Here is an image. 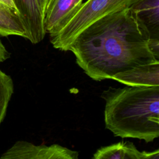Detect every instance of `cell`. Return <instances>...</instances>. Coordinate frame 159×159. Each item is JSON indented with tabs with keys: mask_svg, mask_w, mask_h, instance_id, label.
Instances as JSON below:
<instances>
[{
	"mask_svg": "<svg viewBox=\"0 0 159 159\" xmlns=\"http://www.w3.org/2000/svg\"><path fill=\"white\" fill-rule=\"evenodd\" d=\"M128 86H158L159 61L139 65L111 77Z\"/></svg>",
	"mask_w": 159,
	"mask_h": 159,
	"instance_id": "cell-8",
	"label": "cell"
},
{
	"mask_svg": "<svg viewBox=\"0 0 159 159\" xmlns=\"http://www.w3.org/2000/svg\"><path fill=\"white\" fill-rule=\"evenodd\" d=\"M79 153L58 144L36 145L24 140L17 141L3 153L2 159H78Z\"/></svg>",
	"mask_w": 159,
	"mask_h": 159,
	"instance_id": "cell-4",
	"label": "cell"
},
{
	"mask_svg": "<svg viewBox=\"0 0 159 159\" xmlns=\"http://www.w3.org/2000/svg\"><path fill=\"white\" fill-rule=\"evenodd\" d=\"M137 0H87L58 30L50 34L53 47L68 51L71 44L84 29L99 19L130 7Z\"/></svg>",
	"mask_w": 159,
	"mask_h": 159,
	"instance_id": "cell-3",
	"label": "cell"
},
{
	"mask_svg": "<svg viewBox=\"0 0 159 159\" xmlns=\"http://www.w3.org/2000/svg\"><path fill=\"white\" fill-rule=\"evenodd\" d=\"M25 26L27 39L35 44L41 42L47 34L44 14L39 0H13Z\"/></svg>",
	"mask_w": 159,
	"mask_h": 159,
	"instance_id": "cell-5",
	"label": "cell"
},
{
	"mask_svg": "<svg viewBox=\"0 0 159 159\" xmlns=\"http://www.w3.org/2000/svg\"><path fill=\"white\" fill-rule=\"evenodd\" d=\"M101 98L106 128L114 136L146 142L159 137V86L109 87Z\"/></svg>",
	"mask_w": 159,
	"mask_h": 159,
	"instance_id": "cell-2",
	"label": "cell"
},
{
	"mask_svg": "<svg viewBox=\"0 0 159 159\" xmlns=\"http://www.w3.org/2000/svg\"><path fill=\"white\" fill-rule=\"evenodd\" d=\"M0 35H16L27 39V30L19 12L1 2Z\"/></svg>",
	"mask_w": 159,
	"mask_h": 159,
	"instance_id": "cell-10",
	"label": "cell"
},
{
	"mask_svg": "<svg viewBox=\"0 0 159 159\" xmlns=\"http://www.w3.org/2000/svg\"><path fill=\"white\" fill-rule=\"evenodd\" d=\"M0 2L6 5V6H7V7H10L11 9L18 12L13 0H0Z\"/></svg>",
	"mask_w": 159,
	"mask_h": 159,
	"instance_id": "cell-13",
	"label": "cell"
},
{
	"mask_svg": "<svg viewBox=\"0 0 159 159\" xmlns=\"http://www.w3.org/2000/svg\"><path fill=\"white\" fill-rule=\"evenodd\" d=\"M13 93L14 83L12 78L0 69V125L6 116Z\"/></svg>",
	"mask_w": 159,
	"mask_h": 159,
	"instance_id": "cell-11",
	"label": "cell"
},
{
	"mask_svg": "<svg viewBox=\"0 0 159 159\" xmlns=\"http://www.w3.org/2000/svg\"><path fill=\"white\" fill-rule=\"evenodd\" d=\"M83 0H48L44 12L47 33L52 34L61 27L78 10Z\"/></svg>",
	"mask_w": 159,
	"mask_h": 159,
	"instance_id": "cell-6",
	"label": "cell"
},
{
	"mask_svg": "<svg viewBox=\"0 0 159 159\" xmlns=\"http://www.w3.org/2000/svg\"><path fill=\"white\" fill-rule=\"evenodd\" d=\"M129 8L150 40H159V0H137Z\"/></svg>",
	"mask_w": 159,
	"mask_h": 159,
	"instance_id": "cell-7",
	"label": "cell"
},
{
	"mask_svg": "<svg viewBox=\"0 0 159 159\" xmlns=\"http://www.w3.org/2000/svg\"><path fill=\"white\" fill-rule=\"evenodd\" d=\"M39 2L40 4V7L43 12V14H44L46 6L47 5V3L48 2V0H39Z\"/></svg>",
	"mask_w": 159,
	"mask_h": 159,
	"instance_id": "cell-14",
	"label": "cell"
},
{
	"mask_svg": "<svg viewBox=\"0 0 159 159\" xmlns=\"http://www.w3.org/2000/svg\"><path fill=\"white\" fill-rule=\"evenodd\" d=\"M94 159H159V150L147 152L139 151L130 142H120L99 148Z\"/></svg>",
	"mask_w": 159,
	"mask_h": 159,
	"instance_id": "cell-9",
	"label": "cell"
},
{
	"mask_svg": "<svg viewBox=\"0 0 159 159\" xmlns=\"http://www.w3.org/2000/svg\"><path fill=\"white\" fill-rule=\"evenodd\" d=\"M150 41L129 7L92 24L77 36L68 50L86 75L102 81L137 66L159 61Z\"/></svg>",
	"mask_w": 159,
	"mask_h": 159,
	"instance_id": "cell-1",
	"label": "cell"
},
{
	"mask_svg": "<svg viewBox=\"0 0 159 159\" xmlns=\"http://www.w3.org/2000/svg\"><path fill=\"white\" fill-rule=\"evenodd\" d=\"M10 57L11 53L7 50L0 39V64L9 58Z\"/></svg>",
	"mask_w": 159,
	"mask_h": 159,
	"instance_id": "cell-12",
	"label": "cell"
}]
</instances>
